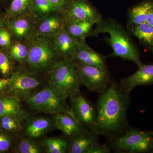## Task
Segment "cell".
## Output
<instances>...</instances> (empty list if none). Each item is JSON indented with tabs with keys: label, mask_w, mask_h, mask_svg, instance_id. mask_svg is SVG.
<instances>
[{
	"label": "cell",
	"mask_w": 153,
	"mask_h": 153,
	"mask_svg": "<svg viewBox=\"0 0 153 153\" xmlns=\"http://www.w3.org/2000/svg\"><path fill=\"white\" fill-rule=\"evenodd\" d=\"M129 94L116 83H110L100 94L97 105L96 132L111 140L123 133L127 126Z\"/></svg>",
	"instance_id": "cell-1"
},
{
	"label": "cell",
	"mask_w": 153,
	"mask_h": 153,
	"mask_svg": "<svg viewBox=\"0 0 153 153\" xmlns=\"http://www.w3.org/2000/svg\"><path fill=\"white\" fill-rule=\"evenodd\" d=\"M95 25L92 36H97L102 33L109 35L107 42L113 49L111 56L133 62L138 67L142 64L136 46L118 22L111 18L102 19Z\"/></svg>",
	"instance_id": "cell-2"
},
{
	"label": "cell",
	"mask_w": 153,
	"mask_h": 153,
	"mask_svg": "<svg viewBox=\"0 0 153 153\" xmlns=\"http://www.w3.org/2000/svg\"><path fill=\"white\" fill-rule=\"evenodd\" d=\"M27 71L38 74L48 72L61 58L55 49L52 36L36 33L28 40Z\"/></svg>",
	"instance_id": "cell-3"
},
{
	"label": "cell",
	"mask_w": 153,
	"mask_h": 153,
	"mask_svg": "<svg viewBox=\"0 0 153 153\" xmlns=\"http://www.w3.org/2000/svg\"><path fill=\"white\" fill-rule=\"evenodd\" d=\"M47 73L48 85L66 98H71L79 93L82 83L73 60L61 58Z\"/></svg>",
	"instance_id": "cell-4"
},
{
	"label": "cell",
	"mask_w": 153,
	"mask_h": 153,
	"mask_svg": "<svg viewBox=\"0 0 153 153\" xmlns=\"http://www.w3.org/2000/svg\"><path fill=\"white\" fill-rule=\"evenodd\" d=\"M67 99L48 85L25 100L37 111L54 115L62 113L72 115L66 102Z\"/></svg>",
	"instance_id": "cell-5"
},
{
	"label": "cell",
	"mask_w": 153,
	"mask_h": 153,
	"mask_svg": "<svg viewBox=\"0 0 153 153\" xmlns=\"http://www.w3.org/2000/svg\"><path fill=\"white\" fill-rule=\"evenodd\" d=\"M112 147L128 153H145L153 150V134L131 129L113 139Z\"/></svg>",
	"instance_id": "cell-6"
},
{
	"label": "cell",
	"mask_w": 153,
	"mask_h": 153,
	"mask_svg": "<svg viewBox=\"0 0 153 153\" xmlns=\"http://www.w3.org/2000/svg\"><path fill=\"white\" fill-rule=\"evenodd\" d=\"M74 63L82 85H85L88 90L100 94L105 91L110 84L108 70Z\"/></svg>",
	"instance_id": "cell-7"
},
{
	"label": "cell",
	"mask_w": 153,
	"mask_h": 153,
	"mask_svg": "<svg viewBox=\"0 0 153 153\" xmlns=\"http://www.w3.org/2000/svg\"><path fill=\"white\" fill-rule=\"evenodd\" d=\"M41 84L36 75L19 69L13 73L7 87L13 96L26 99L33 95Z\"/></svg>",
	"instance_id": "cell-8"
},
{
	"label": "cell",
	"mask_w": 153,
	"mask_h": 153,
	"mask_svg": "<svg viewBox=\"0 0 153 153\" xmlns=\"http://www.w3.org/2000/svg\"><path fill=\"white\" fill-rule=\"evenodd\" d=\"M71 99L70 107L72 115L83 128L95 131L97 111L91 102L80 93Z\"/></svg>",
	"instance_id": "cell-9"
},
{
	"label": "cell",
	"mask_w": 153,
	"mask_h": 153,
	"mask_svg": "<svg viewBox=\"0 0 153 153\" xmlns=\"http://www.w3.org/2000/svg\"><path fill=\"white\" fill-rule=\"evenodd\" d=\"M63 16L65 23L86 21L96 24L102 19L97 9L88 0H72Z\"/></svg>",
	"instance_id": "cell-10"
},
{
	"label": "cell",
	"mask_w": 153,
	"mask_h": 153,
	"mask_svg": "<svg viewBox=\"0 0 153 153\" xmlns=\"http://www.w3.org/2000/svg\"><path fill=\"white\" fill-rule=\"evenodd\" d=\"M75 63L108 70L105 57L91 48L85 41H79L73 57Z\"/></svg>",
	"instance_id": "cell-11"
},
{
	"label": "cell",
	"mask_w": 153,
	"mask_h": 153,
	"mask_svg": "<svg viewBox=\"0 0 153 153\" xmlns=\"http://www.w3.org/2000/svg\"><path fill=\"white\" fill-rule=\"evenodd\" d=\"M36 21L30 15H23L10 19L9 31L19 40H29L36 34Z\"/></svg>",
	"instance_id": "cell-12"
},
{
	"label": "cell",
	"mask_w": 153,
	"mask_h": 153,
	"mask_svg": "<svg viewBox=\"0 0 153 153\" xmlns=\"http://www.w3.org/2000/svg\"><path fill=\"white\" fill-rule=\"evenodd\" d=\"M151 84H153V65L143 64L135 73L123 78L120 82L121 86L128 93L137 86Z\"/></svg>",
	"instance_id": "cell-13"
},
{
	"label": "cell",
	"mask_w": 153,
	"mask_h": 153,
	"mask_svg": "<svg viewBox=\"0 0 153 153\" xmlns=\"http://www.w3.org/2000/svg\"><path fill=\"white\" fill-rule=\"evenodd\" d=\"M55 49L61 58L73 60V57L79 41L63 29L52 37Z\"/></svg>",
	"instance_id": "cell-14"
},
{
	"label": "cell",
	"mask_w": 153,
	"mask_h": 153,
	"mask_svg": "<svg viewBox=\"0 0 153 153\" xmlns=\"http://www.w3.org/2000/svg\"><path fill=\"white\" fill-rule=\"evenodd\" d=\"M98 135L95 131L85 129L70 137L68 140V152L87 153L91 145L98 141Z\"/></svg>",
	"instance_id": "cell-15"
},
{
	"label": "cell",
	"mask_w": 153,
	"mask_h": 153,
	"mask_svg": "<svg viewBox=\"0 0 153 153\" xmlns=\"http://www.w3.org/2000/svg\"><path fill=\"white\" fill-rule=\"evenodd\" d=\"M64 25L63 14H51L38 21L36 33L53 37L64 29Z\"/></svg>",
	"instance_id": "cell-16"
},
{
	"label": "cell",
	"mask_w": 153,
	"mask_h": 153,
	"mask_svg": "<svg viewBox=\"0 0 153 153\" xmlns=\"http://www.w3.org/2000/svg\"><path fill=\"white\" fill-rule=\"evenodd\" d=\"M53 121L55 128L69 137L86 129L76 120L72 115L66 113L55 114Z\"/></svg>",
	"instance_id": "cell-17"
},
{
	"label": "cell",
	"mask_w": 153,
	"mask_h": 153,
	"mask_svg": "<svg viewBox=\"0 0 153 153\" xmlns=\"http://www.w3.org/2000/svg\"><path fill=\"white\" fill-rule=\"evenodd\" d=\"M53 127L54 121L48 118H32L26 123L25 134L27 137L36 139L49 132Z\"/></svg>",
	"instance_id": "cell-18"
},
{
	"label": "cell",
	"mask_w": 153,
	"mask_h": 153,
	"mask_svg": "<svg viewBox=\"0 0 153 153\" xmlns=\"http://www.w3.org/2000/svg\"><path fill=\"white\" fill-rule=\"evenodd\" d=\"M11 116L23 120L25 113L22 109L20 98L14 96H0V117Z\"/></svg>",
	"instance_id": "cell-19"
},
{
	"label": "cell",
	"mask_w": 153,
	"mask_h": 153,
	"mask_svg": "<svg viewBox=\"0 0 153 153\" xmlns=\"http://www.w3.org/2000/svg\"><path fill=\"white\" fill-rule=\"evenodd\" d=\"M95 25L89 21H71L65 22L64 29L78 41H84L88 36H92Z\"/></svg>",
	"instance_id": "cell-20"
},
{
	"label": "cell",
	"mask_w": 153,
	"mask_h": 153,
	"mask_svg": "<svg viewBox=\"0 0 153 153\" xmlns=\"http://www.w3.org/2000/svg\"><path fill=\"white\" fill-rule=\"evenodd\" d=\"M153 7V0H143L130 10L129 26L146 22L150 11Z\"/></svg>",
	"instance_id": "cell-21"
},
{
	"label": "cell",
	"mask_w": 153,
	"mask_h": 153,
	"mask_svg": "<svg viewBox=\"0 0 153 153\" xmlns=\"http://www.w3.org/2000/svg\"><path fill=\"white\" fill-rule=\"evenodd\" d=\"M60 13L49 0H33L30 15L38 22L51 14Z\"/></svg>",
	"instance_id": "cell-22"
},
{
	"label": "cell",
	"mask_w": 153,
	"mask_h": 153,
	"mask_svg": "<svg viewBox=\"0 0 153 153\" xmlns=\"http://www.w3.org/2000/svg\"><path fill=\"white\" fill-rule=\"evenodd\" d=\"M131 32L143 44L153 48V27L145 22L136 25L129 26Z\"/></svg>",
	"instance_id": "cell-23"
},
{
	"label": "cell",
	"mask_w": 153,
	"mask_h": 153,
	"mask_svg": "<svg viewBox=\"0 0 153 153\" xmlns=\"http://www.w3.org/2000/svg\"><path fill=\"white\" fill-rule=\"evenodd\" d=\"M32 1L13 0L9 9L7 10L6 18L10 19L23 15H30Z\"/></svg>",
	"instance_id": "cell-24"
},
{
	"label": "cell",
	"mask_w": 153,
	"mask_h": 153,
	"mask_svg": "<svg viewBox=\"0 0 153 153\" xmlns=\"http://www.w3.org/2000/svg\"><path fill=\"white\" fill-rule=\"evenodd\" d=\"M48 153H65L68 152V140L61 137H49L42 142Z\"/></svg>",
	"instance_id": "cell-25"
},
{
	"label": "cell",
	"mask_w": 153,
	"mask_h": 153,
	"mask_svg": "<svg viewBox=\"0 0 153 153\" xmlns=\"http://www.w3.org/2000/svg\"><path fill=\"white\" fill-rule=\"evenodd\" d=\"M35 139L23 138L18 144V152L21 153H40L43 151V144L37 142Z\"/></svg>",
	"instance_id": "cell-26"
},
{
	"label": "cell",
	"mask_w": 153,
	"mask_h": 153,
	"mask_svg": "<svg viewBox=\"0 0 153 153\" xmlns=\"http://www.w3.org/2000/svg\"><path fill=\"white\" fill-rule=\"evenodd\" d=\"M22 120L11 116H5L0 117V127L8 132H17L22 128L21 122Z\"/></svg>",
	"instance_id": "cell-27"
},
{
	"label": "cell",
	"mask_w": 153,
	"mask_h": 153,
	"mask_svg": "<svg viewBox=\"0 0 153 153\" xmlns=\"http://www.w3.org/2000/svg\"><path fill=\"white\" fill-rule=\"evenodd\" d=\"M10 49V55L13 59L19 63L25 62L28 56L27 46L20 42H16L11 45Z\"/></svg>",
	"instance_id": "cell-28"
},
{
	"label": "cell",
	"mask_w": 153,
	"mask_h": 153,
	"mask_svg": "<svg viewBox=\"0 0 153 153\" xmlns=\"http://www.w3.org/2000/svg\"><path fill=\"white\" fill-rule=\"evenodd\" d=\"M13 65L10 56L4 50H0V73L7 76L13 70Z\"/></svg>",
	"instance_id": "cell-29"
},
{
	"label": "cell",
	"mask_w": 153,
	"mask_h": 153,
	"mask_svg": "<svg viewBox=\"0 0 153 153\" xmlns=\"http://www.w3.org/2000/svg\"><path fill=\"white\" fill-rule=\"evenodd\" d=\"M12 34L5 27L0 29V46L5 49L10 48Z\"/></svg>",
	"instance_id": "cell-30"
},
{
	"label": "cell",
	"mask_w": 153,
	"mask_h": 153,
	"mask_svg": "<svg viewBox=\"0 0 153 153\" xmlns=\"http://www.w3.org/2000/svg\"><path fill=\"white\" fill-rule=\"evenodd\" d=\"M110 149L107 145L96 142L88 149L87 153H109Z\"/></svg>",
	"instance_id": "cell-31"
},
{
	"label": "cell",
	"mask_w": 153,
	"mask_h": 153,
	"mask_svg": "<svg viewBox=\"0 0 153 153\" xmlns=\"http://www.w3.org/2000/svg\"><path fill=\"white\" fill-rule=\"evenodd\" d=\"M63 14L66 11L72 0H49Z\"/></svg>",
	"instance_id": "cell-32"
},
{
	"label": "cell",
	"mask_w": 153,
	"mask_h": 153,
	"mask_svg": "<svg viewBox=\"0 0 153 153\" xmlns=\"http://www.w3.org/2000/svg\"><path fill=\"white\" fill-rule=\"evenodd\" d=\"M11 146V140L5 134L0 132V152L7 151Z\"/></svg>",
	"instance_id": "cell-33"
},
{
	"label": "cell",
	"mask_w": 153,
	"mask_h": 153,
	"mask_svg": "<svg viewBox=\"0 0 153 153\" xmlns=\"http://www.w3.org/2000/svg\"><path fill=\"white\" fill-rule=\"evenodd\" d=\"M10 82V78H0V91L4 89L8 85Z\"/></svg>",
	"instance_id": "cell-34"
},
{
	"label": "cell",
	"mask_w": 153,
	"mask_h": 153,
	"mask_svg": "<svg viewBox=\"0 0 153 153\" xmlns=\"http://www.w3.org/2000/svg\"><path fill=\"white\" fill-rule=\"evenodd\" d=\"M146 22L153 27V7L148 15Z\"/></svg>",
	"instance_id": "cell-35"
},
{
	"label": "cell",
	"mask_w": 153,
	"mask_h": 153,
	"mask_svg": "<svg viewBox=\"0 0 153 153\" xmlns=\"http://www.w3.org/2000/svg\"><path fill=\"white\" fill-rule=\"evenodd\" d=\"M5 22L4 19L0 16V29L5 27Z\"/></svg>",
	"instance_id": "cell-36"
},
{
	"label": "cell",
	"mask_w": 153,
	"mask_h": 153,
	"mask_svg": "<svg viewBox=\"0 0 153 153\" xmlns=\"http://www.w3.org/2000/svg\"><path fill=\"white\" fill-rule=\"evenodd\" d=\"M152 52L153 53V48H152Z\"/></svg>",
	"instance_id": "cell-37"
}]
</instances>
